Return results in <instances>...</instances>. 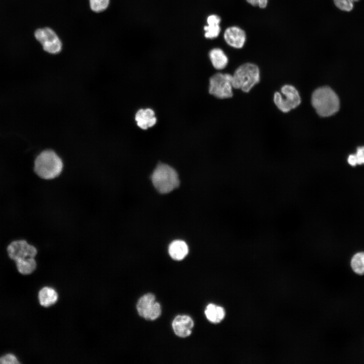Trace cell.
<instances>
[{"instance_id":"obj_1","label":"cell","mask_w":364,"mask_h":364,"mask_svg":"<svg viewBox=\"0 0 364 364\" xmlns=\"http://www.w3.org/2000/svg\"><path fill=\"white\" fill-rule=\"evenodd\" d=\"M63 162L54 151L44 150L39 154L34 161V170L41 178L52 180L59 177L63 170Z\"/></svg>"},{"instance_id":"obj_2","label":"cell","mask_w":364,"mask_h":364,"mask_svg":"<svg viewBox=\"0 0 364 364\" xmlns=\"http://www.w3.org/2000/svg\"><path fill=\"white\" fill-rule=\"evenodd\" d=\"M311 104L316 113L322 117H329L339 109L340 101L335 92L328 86L314 90L311 96Z\"/></svg>"},{"instance_id":"obj_3","label":"cell","mask_w":364,"mask_h":364,"mask_svg":"<svg viewBox=\"0 0 364 364\" xmlns=\"http://www.w3.org/2000/svg\"><path fill=\"white\" fill-rule=\"evenodd\" d=\"M151 179L155 189L162 194L170 192L177 188L179 184L178 174L175 170L163 163L156 166L152 174Z\"/></svg>"},{"instance_id":"obj_4","label":"cell","mask_w":364,"mask_h":364,"mask_svg":"<svg viewBox=\"0 0 364 364\" xmlns=\"http://www.w3.org/2000/svg\"><path fill=\"white\" fill-rule=\"evenodd\" d=\"M260 72L258 66L251 63L240 65L232 75V83L234 88L249 92L259 81Z\"/></svg>"},{"instance_id":"obj_5","label":"cell","mask_w":364,"mask_h":364,"mask_svg":"<svg viewBox=\"0 0 364 364\" xmlns=\"http://www.w3.org/2000/svg\"><path fill=\"white\" fill-rule=\"evenodd\" d=\"M281 93L274 94V101L279 110L287 113L298 107L301 103L299 92L293 85L286 84L281 88Z\"/></svg>"},{"instance_id":"obj_6","label":"cell","mask_w":364,"mask_h":364,"mask_svg":"<svg viewBox=\"0 0 364 364\" xmlns=\"http://www.w3.org/2000/svg\"><path fill=\"white\" fill-rule=\"evenodd\" d=\"M232 75L217 73L209 80V92L214 97L221 99L233 96Z\"/></svg>"},{"instance_id":"obj_7","label":"cell","mask_w":364,"mask_h":364,"mask_svg":"<svg viewBox=\"0 0 364 364\" xmlns=\"http://www.w3.org/2000/svg\"><path fill=\"white\" fill-rule=\"evenodd\" d=\"M136 309L139 314L147 320H155L161 314V306L156 300L155 295L152 293H147L142 296L136 304Z\"/></svg>"},{"instance_id":"obj_8","label":"cell","mask_w":364,"mask_h":364,"mask_svg":"<svg viewBox=\"0 0 364 364\" xmlns=\"http://www.w3.org/2000/svg\"><path fill=\"white\" fill-rule=\"evenodd\" d=\"M34 36L48 53L57 54L61 51V42L52 29L48 27L38 29L35 31Z\"/></svg>"},{"instance_id":"obj_9","label":"cell","mask_w":364,"mask_h":364,"mask_svg":"<svg viewBox=\"0 0 364 364\" xmlns=\"http://www.w3.org/2000/svg\"><path fill=\"white\" fill-rule=\"evenodd\" d=\"M9 257L15 262L28 258H34L37 253L36 248L24 240L11 242L7 247Z\"/></svg>"},{"instance_id":"obj_10","label":"cell","mask_w":364,"mask_h":364,"mask_svg":"<svg viewBox=\"0 0 364 364\" xmlns=\"http://www.w3.org/2000/svg\"><path fill=\"white\" fill-rule=\"evenodd\" d=\"M223 38L229 46L236 49H241L245 43L246 34L240 27L233 26L225 30Z\"/></svg>"},{"instance_id":"obj_11","label":"cell","mask_w":364,"mask_h":364,"mask_svg":"<svg viewBox=\"0 0 364 364\" xmlns=\"http://www.w3.org/2000/svg\"><path fill=\"white\" fill-rule=\"evenodd\" d=\"M194 325V321L190 316L178 315L173 319L172 327L176 335L185 338L191 334Z\"/></svg>"},{"instance_id":"obj_12","label":"cell","mask_w":364,"mask_h":364,"mask_svg":"<svg viewBox=\"0 0 364 364\" xmlns=\"http://www.w3.org/2000/svg\"><path fill=\"white\" fill-rule=\"evenodd\" d=\"M135 120L138 126L143 129L153 126L157 122L154 111L150 108L138 110L135 116Z\"/></svg>"},{"instance_id":"obj_13","label":"cell","mask_w":364,"mask_h":364,"mask_svg":"<svg viewBox=\"0 0 364 364\" xmlns=\"http://www.w3.org/2000/svg\"><path fill=\"white\" fill-rule=\"evenodd\" d=\"M207 25L204 26V36L207 39H214L218 36L221 31L219 25L220 17L215 14H212L207 18Z\"/></svg>"},{"instance_id":"obj_14","label":"cell","mask_w":364,"mask_h":364,"mask_svg":"<svg viewBox=\"0 0 364 364\" xmlns=\"http://www.w3.org/2000/svg\"><path fill=\"white\" fill-rule=\"evenodd\" d=\"M188 252L187 244L185 242L180 240L173 241L168 247L169 255L173 259L176 260L183 259L187 255Z\"/></svg>"},{"instance_id":"obj_15","label":"cell","mask_w":364,"mask_h":364,"mask_svg":"<svg viewBox=\"0 0 364 364\" xmlns=\"http://www.w3.org/2000/svg\"><path fill=\"white\" fill-rule=\"evenodd\" d=\"M209 57L212 66L217 70H222L228 65V58L220 48L211 49L209 53Z\"/></svg>"},{"instance_id":"obj_16","label":"cell","mask_w":364,"mask_h":364,"mask_svg":"<svg viewBox=\"0 0 364 364\" xmlns=\"http://www.w3.org/2000/svg\"><path fill=\"white\" fill-rule=\"evenodd\" d=\"M204 312L207 320L214 324L220 323L225 315V310L222 307L213 303L207 305Z\"/></svg>"},{"instance_id":"obj_17","label":"cell","mask_w":364,"mask_h":364,"mask_svg":"<svg viewBox=\"0 0 364 364\" xmlns=\"http://www.w3.org/2000/svg\"><path fill=\"white\" fill-rule=\"evenodd\" d=\"M38 298L41 306L48 307L57 302L58 294L53 288L46 287L39 291Z\"/></svg>"},{"instance_id":"obj_18","label":"cell","mask_w":364,"mask_h":364,"mask_svg":"<svg viewBox=\"0 0 364 364\" xmlns=\"http://www.w3.org/2000/svg\"><path fill=\"white\" fill-rule=\"evenodd\" d=\"M18 271L21 274L27 275L32 273L36 268L34 258H28L16 261Z\"/></svg>"},{"instance_id":"obj_19","label":"cell","mask_w":364,"mask_h":364,"mask_svg":"<svg viewBox=\"0 0 364 364\" xmlns=\"http://www.w3.org/2000/svg\"><path fill=\"white\" fill-rule=\"evenodd\" d=\"M352 271L358 275H364V252L360 251L355 253L350 262Z\"/></svg>"},{"instance_id":"obj_20","label":"cell","mask_w":364,"mask_h":364,"mask_svg":"<svg viewBox=\"0 0 364 364\" xmlns=\"http://www.w3.org/2000/svg\"><path fill=\"white\" fill-rule=\"evenodd\" d=\"M347 162L352 166L364 164V146L358 147L355 154L349 155Z\"/></svg>"},{"instance_id":"obj_21","label":"cell","mask_w":364,"mask_h":364,"mask_svg":"<svg viewBox=\"0 0 364 364\" xmlns=\"http://www.w3.org/2000/svg\"><path fill=\"white\" fill-rule=\"evenodd\" d=\"M91 9L96 12H102L108 7L109 0H89Z\"/></svg>"},{"instance_id":"obj_22","label":"cell","mask_w":364,"mask_h":364,"mask_svg":"<svg viewBox=\"0 0 364 364\" xmlns=\"http://www.w3.org/2000/svg\"><path fill=\"white\" fill-rule=\"evenodd\" d=\"M358 1L359 0H333V2L335 5L339 9L343 11L349 12L353 9V3Z\"/></svg>"},{"instance_id":"obj_23","label":"cell","mask_w":364,"mask_h":364,"mask_svg":"<svg viewBox=\"0 0 364 364\" xmlns=\"http://www.w3.org/2000/svg\"><path fill=\"white\" fill-rule=\"evenodd\" d=\"M18 361L16 356L12 353H8L0 357V364H18Z\"/></svg>"},{"instance_id":"obj_24","label":"cell","mask_w":364,"mask_h":364,"mask_svg":"<svg viewBox=\"0 0 364 364\" xmlns=\"http://www.w3.org/2000/svg\"><path fill=\"white\" fill-rule=\"evenodd\" d=\"M246 2L254 7L265 8L267 5L268 0H246Z\"/></svg>"}]
</instances>
